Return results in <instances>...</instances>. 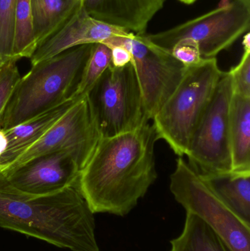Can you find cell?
Returning a JSON list of instances; mask_svg holds the SVG:
<instances>
[{"mask_svg": "<svg viewBox=\"0 0 250 251\" xmlns=\"http://www.w3.org/2000/svg\"><path fill=\"white\" fill-rule=\"evenodd\" d=\"M158 140L149 122L100 138L77 182L94 214L124 217L137 205L157 178L154 149Z\"/></svg>", "mask_w": 250, "mask_h": 251, "instance_id": "1", "label": "cell"}, {"mask_svg": "<svg viewBox=\"0 0 250 251\" xmlns=\"http://www.w3.org/2000/svg\"><path fill=\"white\" fill-rule=\"evenodd\" d=\"M95 214L77 184L45 196L16 190L0 171V227L71 251H100Z\"/></svg>", "mask_w": 250, "mask_h": 251, "instance_id": "2", "label": "cell"}, {"mask_svg": "<svg viewBox=\"0 0 250 251\" xmlns=\"http://www.w3.org/2000/svg\"><path fill=\"white\" fill-rule=\"evenodd\" d=\"M92 46L73 47L32 66L16 85L0 128L8 129L73 99Z\"/></svg>", "mask_w": 250, "mask_h": 251, "instance_id": "3", "label": "cell"}, {"mask_svg": "<svg viewBox=\"0 0 250 251\" xmlns=\"http://www.w3.org/2000/svg\"><path fill=\"white\" fill-rule=\"evenodd\" d=\"M223 73L216 57L203 58L187 66L179 85L152 119L159 139L178 156L186 155Z\"/></svg>", "mask_w": 250, "mask_h": 251, "instance_id": "4", "label": "cell"}, {"mask_svg": "<svg viewBox=\"0 0 250 251\" xmlns=\"http://www.w3.org/2000/svg\"><path fill=\"white\" fill-rule=\"evenodd\" d=\"M170 190L186 212L205 221L232 251H250V224L237 216L182 156L170 176Z\"/></svg>", "mask_w": 250, "mask_h": 251, "instance_id": "5", "label": "cell"}, {"mask_svg": "<svg viewBox=\"0 0 250 251\" xmlns=\"http://www.w3.org/2000/svg\"><path fill=\"white\" fill-rule=\"evenodd\" d=\"M88 97L101 137L131 131L149 122L132 62L122 68L110 64Z\"/></svg>", "mask_w": 250, "mask_h": 251, "instance_id": "6", "label": "cell"}, {"mask_svg": "<svg viewBox=\"0 0 250 251\" xmlns=\"http://www.w3.org/2000/svg\"><path fill=\"white\" fill-rule=\"evenodd\" d=\"M233 95L231 75L223 72L186 153L188 164L201 175L231 171L230 108Z\"/></svg>", "mask_w": 250, "mask_h": 251, "instance_id": "7", "label": "cell"}, {"mask_svg": "<svg viewBox=\"0 0 250 251\" xmlns=\"http://www.w3.org/2000/svg\"><path fill=\"white\" fill-rule=\"evenodd\" d=\"M106 45L122 46L132 55L140 86L147 120H152L183 77L186 66L168 50L153 44L144 35L132 32L113 37Z\"/></svg>", "mask_w": 250, "mask_h": 251, "instance_id": "8", "label": "cell"}, {"mask_svg": "<svg viewBox=\"0 0 250 251\" xmlns=\"http://www.w3.org/2000/svg\"><path fill=\"white\" fill-rule=\"evenodd\" d=\"M250 26V10L236 4L217 8L162 32L145 34L153 44L170 50L183 39L195 41L202 58H213L233 45Z\"/></svg>", "mask_w": 250, "mask_h": 251, "instance_id": "9", "label": "cell"}, {"mask_svg": "<svg viewBox=\"0 0 250 251\" xmlns=\"http://www.w3.org/2000/svg\"><path fill=\"white\" fill-rule=\"evenodd\" d=\"M100 138L101 134L86 96L76 101L38 141L28 148L7 168L17 166L44 153L66 151L73 155L82 171Z\"/></svg>", "mask_w": 250, "mask_h": 251, "instance_id": "10", "label": "cell"}, {"mask_svg": "<svg viewBox=\"0 0 250 251\" xmlns=\"http://www.w3.org/2000/svg\"><path fill=\"white\" fill-rule=\"evenodd\" d=\"M1 172L19 191L45 196L77 184L81 170L71 153L59 151L39 155Z\"/></svg>", "mask_w": 250, "mask_h": 251, "instance_id": "11", "label": "cell"}, {"mask_svg": "<svg viewBox=\"0 0 250 251\" xmlns=\"http://www.w3.org/2000/svg\"><path fill=\"white\" fill-rule=\"evenodd\" d=\"M130 31L90 16L83 7L52 36L44 41L30 57L32 66L66 50L85 44H105L113 37Z\"/></svg>", "mask_w": 250, "mask_h": 251, "instance_id": "12", "label": "cell"}, {"mask_svg": "<svg viewBox=\"0 0 250 251\" xmlns=\"http://www.w3.org/2000/svg\"><path fill=\"white\" fill-rule=\"evenodd\" d=\"M166 0H82L92 17L127 29L136 35L146 33L148 24L164 7Z\"/></svg>", "mask_w": 250, "mask_h": 251, "instance_id": "13", "label": "cell"}, {"mask_svg": "<svg viewBox=\"0 0 250 251\" xmlns=\"http://www.w3.org/2000/svg\"><path fill=\"white\" fill-rule=\"evenodd\" d=\"M78 101L70 99L20 125L3 129L6 148L0 159V171L8 168L28 148L38 141Z\"/></svg>", "mask_w": 250, "mask_h": 251, "instance_id": "14", "label": "cell"}, {"mask_svg": "<svg viewBox=\"0 0 250 251\" xmlns=\"http://www.w3.org/2000/svg\"><path fill=\"white\" fill-rule=\"evenodd\" d=\"M201 176L237 216L250 224V171H230Z\"/></svg>", "mask_w": 250, "mask_h": 251, "instance_id": "15", "label": "cell"}, {"mask_svg": "<svg viewBox=\"0 0 250 251\" xmlns=\"http://www.w3.org/2000/svg\"><path fill=\"white\" fill-rule=\"evenodd\" d=\"M82 7V0H31L37 48L58 32Z\"/></svg>", "mask_w": 250, "mask_h": 251, "instance_id": "16", "label": "cell"}, {"mask_svg": "<svg viewBox=\"0 0 250 251\" xmlns=\"http://www.w3.org/2000/svg\"><path fill=\"white\" fill-rule=\"evenodd\" d=\"M231 171H250V97L233 93L230 108Z\"/></svg>", "mask_w": 250, "mask_h": 251, "instance_id": "17", "label": "cell"}, {"mask_svg": "<svg viewBox=\"0 0 250 251\" xmlns=\"http://www.w3.org/2000/svg\"><path fill=\"white\" fill-rule=\"evenodd\" d=\"M170 245V251H232L211 226L190 212H186L182 234Z\"/></svg>", "mask_w": 250, "mask_h": 251, "instance_id": "18", "label": "cell"}, {"mask_svg": "<svg viewBox=\"0 0 250 251\" xmlns=\"http://www.w3.org/2000/svg\"><path fill=\"white\" fill-rule=\"evenodd\" d=\"M37 49L32 26L31 0H16L13 58H30Z\"/></svg>", "mask_w": 250, "mask_h": 251, "instance_id": "19", "label": "cell"}, {"mask_svg": "<svg viewBox=\"0 0 250 251\" xmlns=\"http://www.w3.org/2000/svg\"><path fill=\"white\" fill-rule=\"evenodd\" d=\"M111 50L108 46L101 43L93 44L73 99L80 100L88 95L97 81L111 64Z\"/></svg>", "mask_w": 250, "mask_h": 251, "instance_id": "20", "label": "cell"}, {"mask_svg": "<svg viewBox=\"0 0 250 251\" xmlns=\"http://www.w3.org/2000/svg\"><path fill=\"white\" fill-rule=\"evenodd\" d=\"M16 0H0V66L13 58Z\"/></svg>", "mask_w": 250, "mask_h": 251, "instance_id": "21", "label": "cell"}, {"mask_svg": "<svg viewBox=\"0 0 250 251\" xmlns=\"http://www.w3.org/2000/svg\"><path fill=\"white\" fill-rule=\"evenodd\" d=\"M244 52L237 66L230 69L233 79V93L250 97V35H245L243 43Z\"/></svg>", "mask_w": 250, "mask_h": 251, "instance_id": "22", "label": "cell"}, {"mask_svg": "<svg viewBox=\"0 0 250 251\" xmlns=\"http://www.w3.org/2000/svg\"><path fill=\"white\" fill-rule=\"evenodd\" d=\"M16 58L7 60L0 66V120L21 79Z\"/></svg>", "mask_w": 250, "mask_h": 251, "instance_id": "23", "label": "cell"}, {"mask_svg": "<svg viewBox=\"0 0 250 251\" xmlns=\"http://www.w3.org/2000/svg\"><path fill=\"white\" fill-rule=\"evenodd\" d=\"M170 52L176 60L186 67L197 64L203 59L198 44L190 39L178 41L170 50Z\"/></svg>", "mask_w": 250, "mask_h": 251, "instance_id": "24", "label": "cell"}, {"mask_svg": "<svg viewBox=\"0 0 250 251\" xmlns=\"http://www.w3.org/2000/svg\"><path fill=\"white\" fill-rule=\"evenodd\" d=\"M111 50V65L116 68L126 66L132 62L131 53L122 46H110Z\"/></svg>", "mask_w": 250, "mask_h": 251, "instance_id": "25", "label": "cell"}, {"mask_svg": "<svg viewBox=\"0 0 250 251\" xmlns=\"http://www.w3.org/2000/svg\"><path fill=\"white\" fill-rule=\"evenodd\" d=\"M236 4L250 10V0H222L220 4Z\"/></svg>", "mask_w": 250, "mask_h": 251, "instance_id": "26", "label": "cell"}, {"mask_svg": "<svg viewBox=\"0 0 250 251\" xmlns=\"http://www.w3.org/2000/svg\"><path fill=\"white\" fill-rule=\"evenodd\" d=\"M6 148V138L4 130L0 128V159Z\"/></svg>", "mask_w": 250, "mask_h": 251, "instance_id": "27", "label": "cell"}, {"mask_svg": "<svg viewBox=\"0 0 250 251\" xmlns=\"http://www.w3.org/2000/svg\"><path fill=\"white\" fill-rule=\"evenodd\" d=\"M179 1H182L183 4H193L194 2H195L197 0H179Z\"/></svg>", "mask_w": 250, "mask_h": 251, "instance_id": "28", "label": "cell"}]
</instances>
